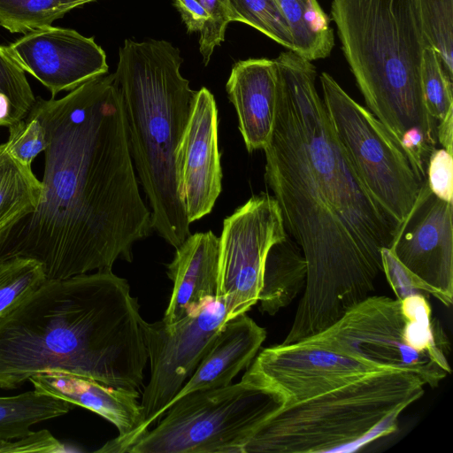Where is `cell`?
Returning a JSON list of instances; mask_svg holds the SVG:
<instances>
[{
    "label": "cell",
    "instance_id": "27",
    "mask_svg": "<svg viewBox=\"0 0 453 453\" xmlns=\"http://www.w3.org/2000/svg\"><path fill=\"white\" fill-rule=\"evenodd\" d=\"M66 12L62 0H0V26L25 35L51 26Z\"/></svg>",
    "mask_w": 453,
    "mask_h": 453
},
{
    "label": "cell",
    "instance_id": "28",
    "mask_svg": "<svg viewBox=\"0 0 453 453\" xmlns=\"http://www.w3.org/2000/svg\"><path fill=\"white\" fill-rule=\"evenodd\" d=\"M46 276L42 265L31 258L0 257V315L37 288Z\"/></svg>",
    "mask_w": 453,
    "mask_h": 453
},
{
    "label": "cell",
    "instance_id": "12",
    "mask_svg": "<svg viewBox=\"0 0 453 453\" xmlns=\"http://www.w3.org/2000/svg\"><path fill=\"white\" fill-rule=\"evenodd\" d=\"M452 203L435 196L425 179L388 248L412 287L446 306L453 298Z\"/></svg>",
    "mask_w": 453,
    "mask_h": 453
},
{
    "label": "cell",
    "instance_id": "11",
    "mask_svg": "<svg viewBox=\"0 0 453 453\" xmlns=\"http://www.w3.org/2000/svg\"><path fill=\"white\" fill-rule=\"evenodd\" d=\"M287 236L280 206L268 193L251 196L224 219L217 298L225 302L227 320L258 302L267 253Z\"/></svg>",
    "mask_w": 453,
    "mask_h": 453
},
{
    "label": "cell",
    "instance_id": "14",
    "mask_svg": "<svg viewBox=\"0 0 453 453\" xmlns=\"http://www.w3.org/2000/svg\"><path fill=\"white\" fill-rule=\"evenodd\" d=\"M8 47L53 98L108 72L104 50L93 37L73 29L49 26L25 34Z\"/></svg>",
    "mask_w": 453,
    "mask_h": 453
},
{
    "label": "cell",
    "instance_id": "15",
    "mask_svg": "<svg viewBox=\"0 0 453 453\" xmlns=\"http://www.w3.org/2000/svg\"><path fill=\"white\" fill-rule=\"evenodd\" d=\"M177 166L187 218L192 223L211 211L222 188L218 110L206 88L197 91L179 148Z\"/></svg>",
    "mask_w": 453,
    "mask_h": 453
},
{
    "label": "cell",
    "instance_id": "7",
    "mask_svg": "<svg viewBox=\"0 0 453 453\" xmlns=\"http://www.w3.org/2000/svg\"><path fill=\"white\" fill-rule=\"evenodd\" d=\"M381 370H398L436 388L451 373L450 347L427 299L368 296L321 333L301 341Z\"/></svg>",
    "mask_w": 453,
    "mask_h": 453
},
{
    "label": "cell",
    "instance_id": "26",
    "mask_svg": "<svg viewBox=\"0 0 453 453\" xmlns=\"http://www.w3.org/2000/svg\"><path fill=\"white\" fill-rule=\"evenodd\" d=\"M228 4L231 22L247 24L293 51L289 26L275 0H228Z\"/></svg>",
    "mask_w": 453,
    "mask_h": 453
},
{
    "label": "cell",
    "instance_id": "37",
    "mask_svg": "<svg viewBox=\"0 0 453 453\" xmlns=\"http://www.w3.org/2000/svg\"><path fill=\"white\" fill-rule=\"evenodd\" d=\"M96 0H62L63 4L67 12L74 8L82 6L88 3H91Z\"/></svg>",
    "mask_w": 453,
    "mask_h": 453
},
{
    "label": "cell",
    "instance_id": "23",
    "mask_svg": "<svg viewBox=\"0 0 453 453\" xmlns=\"http://www.w3.org/2000/svg\"><path fill=\"white\" fill-rule=\"evenodd\" d=\"M74 406L35 389L13 396H0V439L23 437L32 432L33 425L63 416Z\"/></svg>",
    "mask_w": 453,
    "mask_h": 453
},
{
    "label": "cell",
    "instance_id": "1",
    "mask_svg": "<svg viewBox=\"0 0 453 453\" xmlns=\"http://www.w3.org/2000/svg\"><path fill=\"white\" fill-rule=\"evenodd\" d=\"M278 97L264 148L265 180L307 264L304 292L282 342L314 336L374 289L381 250L398 228L368 191L316 88L317 72L292 50L274 59Z\"/></svg>",
    "mask_w": 453,
    "mask_h": 453
},
{
    "label": "cell",
    "instance_id": "35",
    "mask_svg": "<svg viewBox=\"0 0 453 453\" xmlns=\"http://www.w3.org/2000/svg\"><path fill=\"white\" fill-rule=\"evenodd\" d=\"M437 142L449 153H453V111L436 123Z\"/></svg>",
    "mask_w": 453,
    "mask_h": 453
},
{
    "label": "cell",
    "instance_id": "32",
    "mask_svg": "<svg viewBox=\"0 0 453 453\" xmlns=\"http://www.w3.org/2000/svg\"><path fill=\"white\" fill-rule=\"evenodd\" d=\"M426 180L431 192L438 198L452 203L453 157L445 149H434L429 156Z\"/></svg>",
    "mask_w": 453,
    "mask_h": 453
},
{
    "label": "cell",
    "instance_id": "31",
    "mask_svg": "<svg viewBox=\"0 0 453 453\" xmlns=\"http://www.w3.org/2000/svg\"><path fill=\"white\" fill-rule=\"evenodd\" d=\"M9 151L22 164L32 165L47 147V134L38 116L30 111L23 119L8 127Z\"/></svg>",
    "mask_w": 453,
    "mask_h": 453
},
{
    "label": "cell",
    "instance_id": "4",
    "mask_svg": "<svg viewBox=\"0 0 453 453\" xmlns=\"http://www.w3.org/2000/svg\"><path fill=\"white\" fill-rule=\"evenodd\" d=\"M181 63L169 42L127 39L113 73L152 230L175 249L190 234L177 156L197 94L182 76Z\"/></svg>",
    "mask_w": 453,
    "mask_h": 453
},
{
    "label": "cell",
    "instance_id": "21",
    "mask_svg": "<svg viewBox=\"0 0 453 453\" xmlns=\"http://www.w3.org/2000/svg\"><path fill=\"white\" fill-rule=\"evenodd\" d=\"M42 190L32 167L19 161L5 142L0 143V240L37 210Z\"/></svg>",
    "mask_w": 453,
    "mask_h": 453
},
{
    "label": "cell",
    "instance_id": "8",
    "mask_svg": "<svg viewBox=\"0 0 453 453\" xmlns=\"http://www.w3.org/2000/svg\"><path fill=\"white\" fill-rule=\"evenodd\" d=\"M284 406L277 390L244 374L238 383L178 398L127 452L242 453L257 428Z\"/></svg>",
    "mask_w": 453,
    "mask_h": 453
},
{
    "label": "cell",
    "instance_id": "33",
    "mask_svg": "<svg viewBox=\"0 0 453 453\" xmlns=\"http://www.w3.org/2000/svg\"><path fill=\"white\" fill-rule=\"evenodd\" d=\"M66 451L65 445L50 431L42 429L14 440L0 439V453L43 452L57 453Z\"/></svg>",
    "mask_w": 453,
    "mask_h": 453
},
{
    "label": "cell",
    "instance_id": "19",
    "mask_svg": "<svg viewBox=\"0 0 453 453\" xmlns=\"http://www.w3.org/2000/svg\"><path fill=\"white\" fill-rule=\"evenodd\" d=\"M265 338L266 330L246 313L226 321L167 409L175 400L194 391L230 385L242 369L250 366Z\"/></svg>",
    "mask_w": 453,
    "mask_h": 453
},
{
    "label": "cell",
    "instance_id": "30",
    "mask_svg": "<svg viewBox=\"0 0 453 453\" xmlns=\"http://www.w3.org/2000/svg\"><path fill=\"white\" fill-rule=\"evenodd\" d=\"M0 93L6 96L11 103L12 126L27 117L36 101L24 69L9 47L2 45H0Z\"/></svg>",
    "mask_w": 453,
    "mask_h": 453
},
{
    "label": "cell",
    "instance_id": "3",
    "mask_svg": "<svg viewBox=\"0 0 453 453\" xmlns=\"http://www.w3.org/2000/svg\"><path fill=\"white\" fill-rule=\"evenodd\" d=\"M143 321L128 282L111 270L46 279L0 315V388L59 371L139 391Z\"/></svg>",
    "mask_w": 453,
    "mask_h": 453
},
{
    "label": "cell",
    "instance_id": "16",
    "mask_svg": "<svg viewBox=\"0 0 453 453\" xmlns=\"http://www.w3.org/2000/svg\"><path fill=\"white\" fill-rule=\"evenodd\" d=\"M35 390L84 407L112 423L119 430L115 439L96 452H126L142 424L139 391L108 386L93 379L59 371L32 376Z\"/></svg>",
    "mask_w": 453,
    "mask_h": 453
},
{
    "label": "cell",
    "instance_id": "25",
    "mask_svg": "<svg viewBox=\"0 0 453 453\" xmlns=\"http://www.w3.org/2000/svg\"><path fill=\"white\" fill-rule=\"evenodd\" d=\"M420 30L453 81V0H413Z\"/></svg>",
    "mask_w": 453,
    "mask_h": 453
},
{
    "label": "cell",
    "instance_id": "24",
    "mask_svg": "<svg viewBox=\"0 0 453 453\" xmlns=\"http://www.w3.org/2000/svg\"><path fill=\"white\" fill-rule=\"evenodd\" d=\"M188 32L199 34V50L204 65L225 40L231 22L228 0H173Z\"/></svg>",
    "mask_w": 453,
    "mask_h": 453
},
{
    "label": "cell",
    "instance_id": "2",
    "mask_svg": "<svg viewBox=\"0 0 453 453\" xmlns=\"http://www.w3.org/2000/svg\"><path fill=\"white\" fill-rule=\"evenodd\" d=\"M47 134L42 199L0 240L1 257L39 262L46 279L111 270L133 261L152 230L141 196L114 73L91 79L31 109Z\"/></svg>",
    "mask_w": 453,
    "mask_h": 453
},
{
    "label": "cell",
    "instance_id": "5",
    "mask_svg": "<svg viewBox=\"0 0 453 453\" xmlns=\"http://www.w3.org/2000/svg\"><path fill=\"white\" fill-rule=\"evenodd\" d=\"M331 14L370 111L398 144L418 127L435 147L437 122L426 109L420 77L427 43L413 0H333Z\"/></svg>",
    "mask_w": 453,
    "mask_h": 453
},
{
    "label": "cell",
    "instance_id": "22",
    "mask_svg": "<svg viewBox=\"0 0 453 453\" xmlns=\"http://www.w3.org/2000/svg\"><path fill=\"white\" fill-rule=\"evenodd\" d=\"M292 35L293 51L314 61L328 57L334 44L329 19L317 0H275Z\"/></svg>",
    "mask_w": 453,
    "mask_h": 453
},
{
    "label": "cell",
    "instance_id": "13",
    "mask_svg": "<svg viewBox=\"0 0 453 453\" xmlns=\"http://www.w3.org/2000/svg\"><path fill=\"white\" fill-rule=\"evenodd\" d=\"M379 371L383 370L299 342L264 349L245 375L277 390L289 406Z\"/></svg>",
    "mask_w": 453,
    "mask_h": 453
},
{
    "label": "cell",
    "instance_id": "36",
    "mask_svg": "<svg viewBox=\"0 0 453 453\" xmlns=\"http://www.w3.org/2000/svg\"><path fill=\"white\" fill-rule=\"evenodd\" d=\"M12 124L11 103L6 96L0 93V127L8 128Z\"/></svg>",
    "mask_w": 453,
    "mask_h": 453
},
{
    "label": "cell",
    "instance_id": "29",
    "mask_svg": "<svg viewBox=\"0 0 453 453\" xmlns=\"http://www.w3.org/2000/svg\"><path fill=\"white\" fill-rule=\"evenodd\" d=\"M421 86L426 109L437 121L453 111L452 81L445 73L436 51L428 44L422 53Z\"/></svg>",
    "mask_w": 453,
    "mask_h": 453
},
{
    "label": "cell",
    "instance_id": "20",
    "mask_svg": "<svg viewBox=\"0 0 453 453\" xmlns=\"http://www.w3.org/2000/svg\"><path fill=\"white\" fill-rule=\"evenodd\" d=\"M307 264L298 244L288 235L273 244L266 256L258 301L271 316L289 305L305 287Z\"/></svg>",
    "mask_w": 453,
    "mask_h": 453
},
{
    "label": "cell",
    "instance_id": "34",
    "mask_svg": "<svg viewBox=\"0 0 453 453\" xmlns=\"http://www.w3.org/2000/svg\"><path fill=\"white\" fill-rule=\"evenodd\" d=\"M381 260L382 271L397 299L401 300L409 295L420 292L412 287L403 266L388 248L381 250Z\"/></svg>",
    "mask_w": 453,
    "mask_h": 453
},
{
    "label": "cell",
    "instance_id": "17",
    "mask_svg": "<svg viewBox=\"0 0 453 453\" xmlns=\"http://www.w3.org/2000/svg\"><path fill=\"white\" fill-rule=\"evenodd\" d=\"M226 88L248 151L264 150L273 133L277 109L278 68L274 59L238 61Z\"/></svg>",
    "mask_w": 453,
    "mask_h": 453
},
{
    "label": "cell",
    "instance_id": "6",
    "mask_svg": "<svg viewBox=\"0 0 453 453\" xmlns=\"http://www.w3.org/2000/svg\"><path fill=\"white\" fill-rule=\"evenodd\" d=\"M424 383L398 370L371 372L265 421L242 453L353 452L395 433L400 414L425 393Z\"/></svg>",
    "mask_w": 453,
    "mask_h": 453
},
{
    "label": "cell",
    "instance_id": "9",
    "mask_svg": "<svg viewBox=\"0 0 453 453\" xmlns=\"http://www.w3.org/2000/svg\"><path fill=\"white\" fill-rule=\"evenodd\" d=\"M322 100L334 130L363 183L398 226L424 180L379 119L327 73L319 76Z\"/></svg>",
    "mask_w": 453,
    "mask_h": 453
},
{
    "label": "cell",
    "instance_id": "18",
    "mask_svg": "<svg viewBox=\"0 0 453 453\" xmlns=\"http://www.w3.org/2000/svg\"><path fill=\"white\" fill-rule=\"evenodd\" d=\"M167 265L173 290L163 321L173 324L217 298L219 238L211 231L189 234Z\"/></svg>",
    "mask_w": 453,
    "mask_h": 453
},
{
    "label": "cell",
    "instance_id": "10",
    "mask_svg": "<svg viewBox=\"0 0 453 453\" xmlns=\"http://www.w3.org/2000/svg\"><path fill=\"white\" fill-rule=\"evenodd\" d=\"M226 321L227 311L221 298L206 301L200 308L173 324L163 320L143 321L150 376L140 403L142 424L129 447L164 416L169 403L192 376Z\"/></svg>",
    "mask_w": 453,
    "mask_h": 453
}]
</instances>
